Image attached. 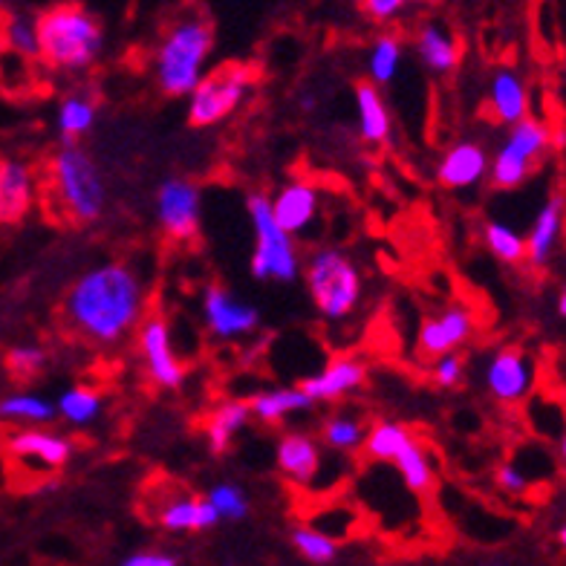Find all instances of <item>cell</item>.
Masks as SVG:
<instances>
[{
	"instance_id": "cell-47",
	"label": "cell",
	"mask_w": 566,
	"mask_h": 566,
	"mask_svg": "<svg viewBox=\"0 0 566 566\" xmlns=\"http://www.w3.org/2000/svg\"><path fill=\"white\" fill-rule=\"evenodd\" d=\"M564 84H566V64H564Z\"/></svg>"
},
{
	"instance_id": "cell-23",
	"label": "cell",
	"mask_w": 566,
	"mask_h": 566,
	"mask_svg": "<svg viewBox=\"0 0 566 566\" xmlns=\"http://www.w3.org/2000/svg\"><path fill=\"white\" fill-rule=\"evenodd\" d=\"M417 55L431 73H454L460 64V44L446 23L424 21L417 32Z\"/></svg>"
},
{
	"instance_id": "cell-30",
	"label": "cell",
	"mask_w": 566,
	"mask_h": 566,
	"mask_svg": "<svg viewBox=\"0 0 566 566\" xmlns=\"http://www.w3.org/2000/svg\"><path fill=\"white\" fill-rule=\"evenodd\" d=\"M0 44L23 61H38L35 15L23 9H9L0 15Z\"/></svg>"
},
{
	"instance_id": "cell-32",
	"label": "cell",
	"mask_w": 566,
	"mask_h": 566,
	"mask_svg": "<svg viewBox=\"0 0 566 566\" xmlns=\"http://www.w3.org/2000/svg\"><path fill=\"white\" fill-rule=\"evenodd\" d=\"M402 64V38L396 32H381L376 35L367 55V82L381 87V84L394 82L396 70Z\"/></svg>"
},
{
	"instance_id": "cell-24",
	"label": "cell",
	"mask_w": 566,
	"mask_h": 566,
	"mask_svg": "<svg viewBox=\"0 0 566 566\" xmlns=\"http://www.w3.org/2000/svg\"><path fill=\"white\" fill-rule=\"evenodd\" d=\"M98 102L87 90H73L61 98L59 113H55V127H59L61 145H82L84 136L96 125Z\"/></svg>"
},
{
	"instance_id": "cell-16",
	"label": "cell",
	"mask_w": 566,
	"mask_h": 566,
	"mask_svg": "<svg viewBox=\"0 0 566 566\" xmlns=\"http://www.w3.org/2000/svg\"><path fill=\"white\" fill-rule=\"evenodd\" d=\"M367 379V367L361 358L356 356H336L329 358L327 365L321 367L318 373L306 376L301 381V390H304L313 402H338L344 396L356 394Z\"/></svg>"
},
{
	"instance_id": "cell-17",
	"label": "cell",
	"mask_w": 566,
	"mask_h": 566,
	"mask_svg": "<svg viewBox=\"0 0 566 566\" xmlns=\"http://www.w3.org/2000/svg\"><path fill=\"white\" fill-rule=\"evenodd\" d=\"M154 521L163 526L165 532L182 535V532H209L214 530L220 521V514L214 512L206 494H188L177 492L171 497H163L154 509Z\"/></svg>"
},
{
	"instance_id": "cell-38",
	"label": "cell",
	"mask_w": 566,
	"mask_h": 566,
	"mask_svg": "<svg viewBox=\"0 0 566 566\" xmlns=\"http://www.w3.org/2000/svg\"><path fill=\"white\" fill-rule=\"evenodd\" d=\"M206 500H209L211 506H214V512L220 514V521L238 523L249 514V497L238 483L211 485L209 492H206Z\"/></svg>"
},
{
	"instance_id": "cell-44",
	"label": "cell",
	"mask_w": 566,
	"mask_h": 566,
	"mask_svg": "<svg viewBox=\"0 0 566 566\" xmlns=\"http://www.w3.org/2000/svg\"><path fill=\"white\" fill-rule=\"evenodd\" d=\"M558 313L564 315V318H566V286H564V290H560V298H558Z\"/></svg>"
},
{
	"instance_id": "cell-10",
	"label": "cell",
	"mask_w": 566,
	"mask_h": 566,
	"mask_svg": "<svg viewBox=\"0 0 566 566\" xmlns=\"http://www.w3.org/2000/svg\"><path fill=\"white\" fill-rule=\"evenodd\" d=\"M136 344H139L142 361L148 367V376L154 385L165 390H177L186 385L188 367L174 350L171 324L163 313H150L142 318L139 329H136Z\"/></svg>"
},
{
	"instance_id": "cell-7",
	"label": "cell",
	"mask_w": 566,
	"mask_h": 566,
	"mask_svg": "<svg viewBox=\"0 0 566 566\" xmlns=\"http://www.w3.org/2000/svg\"><path fill=\"white\" fill-rule=\"evenodd\" d=\"M254 70L247 64H220L202 75L188 102V125L195 130H206L226 122L238 111L254 87Z\"/></svg>"
},
{
	"instance_id": "cell-33",
	"label": "cell",
	"mask_w": 566,
	"mask_h": 566,
	"mask_svg": "<svg viewBox=\"0 0 566 566\" xmlns=\"http://www.w3.org/2000/svg\"><path fill=\"white\" fill-rule=\"evenodd\" d=\"M55 413L70 424H87L102 413V394L87 385H73L55 399Z\"/></svg>"
},
{
	"instance_id": "cell-12",
	"label": "cell",
	"mask_w": 566,
	"mask_h": 566,
	"mask_svg": "<svg viewBox=\"0 0 566 566\" xmlns=\"http://www.w3.org/2000/svg\"><path fill=\"white\" fill-rule=\"evenodd\" d=\"M474 336V315L469 306H446L440 315H431L419 324L417 333V356L424 361L457 353L462 344Z\"/></svg>"
},
{
	"instance_id": "cell-26",
	"label": "cell",
	"mask_w": 566,
	"mask_h": 566,
	"mask_svg": "<svg viewBox=\"0 0 566 566\" xmlns=\"http://www.w3.org/2000/svg\"><path fill=\"white\" fill-rule=\"evenodd\" d=\"M252 413H249L247 399H226V402L217 405L214 410L206 419V440H209V451L214 457L229 454L231 442L243 428L249 424Z\"/></svg>"
},
{
	"instance_id": "cell-46",
	"label": "cell",
	"mask_w": 566,
	"mask_h": 566,
	"mask_svg": "<svg viewBox=\"0 0 566 566\" xmlns=\"http://www.w3.org/2000/svg\"><path fill=\"white\" fill-rule=\"evenodd\" d=\"M558 541H560V546L566 549V526H560V530H558Z\"/></svg>"
},
{
	"instance_id": "cell-42",
	"label": "cell",
	"mask_w": 566,
	"mask_h": 566,
	"mask_svg": "<svg viewBox=\"0 0 566 566\" xmlns=\"http://www.w3.org/2000/svg\"><path fill=\"white\" fill-rule=\"evenodd\" d=\"M402 9H405L402 0H365V3H361V12L376 23L390 21V18L399 15Z\"/></svg>"
},
{
	"instance_id": "cell-18",
	"label": "cell",
	"mask_w": 566,
	"mask_h": 566,
	"mask_svg": "<svg viewBox=\"0 0 566 566\" xmlns=\"http://www.w3.org/2000/svg\"><path fill=\"white\" fill-rule=\"evenodd\" d=\"M272 202V217H275V223L281 226L290 238L306 231L313 226V220L318 217V188L313 182H306V179H292L286 186L277 191L275 197H269Z\"/></svg>"
},
{
	"instance_id": "cell-45",
	"label": "cell",
	"mask_w": 566,
	"mask_h": 566,
	"mask_svg": "<svg viewBox=\"0 0 566 566\" xmlns=\"http://www.w3.org/2000/svg\"><path fill=\"white\" fill-rule=\"evenodd\" d=\"M560 462H564V478H566V433H564V440H560Z\"/></svg>"
},
{
	"instance_id": "cell-13",
	"label": "cell",
	"mask_w": 566,
	"mask_h": 566,
	"mask_svg": "<svg viewBox=\"0 0 566 566\" xmlns=\"http://www.w3.org/2000/svg\"><path fill=\"white\" fill-rule=\"evenodd\" d=\"M485 388L503 405L523 402L535 388V361L521 347H503L485 365Z\"/></svg>"
},
{
	"instance_id": "cell-43",
	"label": "cell",
	"mask_w": 566,
	"mask_h": 566,
	"mask_svg": "<svg viewBox=\"0 0 566 566\" xmlns=\"http://www.w3.org/2000/svg\"><path fill=\"white\" fill-rule=\"evenodd\" d=\"M549 148H555V150H566V127H558V130H552V136H549Z\"/></svg>"
},
{
	"instance_id": "cell-29",
	"label": "cell",
	"mask_w": 566,
	"mask_h": 566,
	"mask_svg": "<svg viewBox=\"0 0 566 566\" xmlns=\"http://www.w3.org/2000/svg\"><path fill=\"white\" fill-rule=\"evenodd\" d=\"M413 440H417V437H413V431H410L408 424L394 422V419H379V422H373L370 428H367L365 446L361 448H365V454L370 457V460L394 462Z\"/></svg>"
},
{
	"instance_id": "cell-35",
	"label": "cell",
	"mask_w": 566,
	"mask_h": 566,
	"mask_svg": "<svg viewBox=\"0 0 566 566\" xmlns=\"http://www.w3.org/2000/svg\"><path fill=\"white\" fill-rule=\"evenodd\" d=\"M394 465H396L399 478H402V483L408 485L410 492H413V494L431 492V485H433L431 457H428V451H424V448L419 446L417 440L410 442L402 454L396 457Z\"/></svg>"
},
{
	"instance_id": "cell-6",
	"label": "cell",
	"mask_w": 566,
	"mask_h": 566,
	"mask_svg": "<svg viewBox=\"0 0 566 566\" xmlns=\"http://www.w3.org/2000/svg\"><path fill=\"white\" fill-rule=\"evenodd\" d=\"M249 220L254 229L252 277L254 281L292 283L301 275V254L295 240L275 223L272 202L266 195H249Z\"/></svg>"
},
{
	"instance_id": "cell-41",
	"label": "cell",
	"mask_w": 566,
	"mask_h": 566,
	"mask_svg": "<svg viewBox=\"0 0 566 566\" xmlns=\"http://www.w3.org/2000/svg\"><path fill=\"white\" fill-rule=\"evenodd\" d=\"M122 566H179V558L171 555V552L142 549L134 552V555H127V558L122 560Z\"/></svg>"
},
{
	"instance_id": "cell-2",
	"label": "cell",
	"mask_w": 566,
	"mask_h": 566,
	"mask_svg": "<svg viewBox=\"0 0 566 566\" xmlns=\"http://www.w3.org/2000/svg\"><path fill=\"white\" fill-rule=\"evenodd\" d=\"M38 61L50 73L82 75L96 67L105 50V30L82 3H55L35 15Z\"/></svg>"
},
{
	"instance_id": "cell-34",
	"label": "cell",
	"mask_w": 566,
	"mask_h": 566,
	"mask_svg": "<svg viewBox=\"0 0 566 566\" xmlns=\"http://www.w3.org/2000/svg\"><path fill=\"white\" fill-rule=\"evenodd\" d=\"M46 367H50V353H46L41 344H15V347H9L7 356H3V370H7L9 379L18 381V385L35 381L38 376H44Z\"/></svg>"
},
{
	"instance_id": "cell-27",
	"label": "cell",
	"mask_w": 566,
	"mask_h": 566,
	"mask_svg": "<svg viewBox=\"0 0 566 566\" xmlns=\"http://www.w3.org/2000/svg\"><path fill=\"white\" fill-rule=\"evenodd\" d=\"M55 417H59L55 402L41 394L12 390V394L0 396V424H15L18 431H23V428H44Z\"/></svg>"
},
{
	"instance_id": "cell-5",
	"label": "cell",
	"mask_w": 566,
	"mask_h": 566,
	"mask_svg": "<svg viewBox=\"0 0 566 566\" xmlns=\"http://www.w3.org/2000/svg\"><path fill=\"white\" fill-rule=\"evenodd\" d=\"M306 290L315 310L327 321H347L361 301V272L347 252L321 247L310 254L304 269Z\"/></svg>"
},
{
	"instance_id": "cell-36",
	"label": "cell",
	"mask_w": 566,
	"mask_h": 566,
	"mask_svg": "<svg viewBox=\"0 0 566 566\" xmlns=\"http://www.w3.org/2000/svg\"><path fill=\"white\" fill-rule=\"evenodd\" d=\"M483 240L489 252L497 261L509 263V266H517V263L526 261V238H523L521 231H514L512 226L500 223V220H489L483 226Z\"/></svg>"
},
{
	"instance_id": "cell-28",
	"label": "cell",
	"mask_w": 566,
	"mask_h": 566,
	"mask_svg": "<svg viewBox=\"0 0 566 566\" xmlns=\"http://www.w3.org/2000/svg\"><path fill=\"white\" fill-rule=\"evenodd\" d=\"M247 402L249 413L254 419H261L263 424H277L286 417H292V413H304V410H310L315 405L301 388L263 390V394H254Z\"/></svg>"
},
{
	"instance_id": "cell-14",
	"label": "cell",
	"mask_w": 566,
	"mask_h": 566,
	"mask_svg": "<svg viewBox=\"0 0 566 566\" xmlns=\"http://www.w3.org/2000/svg\"><path fill=\"white\" fill-rule=\"evenodd\" d=\"M38 200V179L30 163L0 157V226H21Z\"/></svg>"
},
{
	"instance_id": "cell-20",
	"label": "cell",
	"mask_w": 566,
	"mask_h": 566,
	"mask_svg": "<svg viewBox=\"0 0 566 566\" xmlns=\"http://www.w3.org/2000/svg\"><path fill=\"white\" fill-rule=\"evenodd\" d=\"M277 471L295 485H310L321 471V446L304 431L283 433L275 448Z\"/></svg>"
},
{
	"instance_id": "cell-22",
	"label": "cell",
	"mask_w": 566,
	"mask_h": 566,
	"mask_svg": "<svg viewBox=\"0 0 566 566\" xmlns=\"http://www.w3.org/2000/svg\"><path fill=\"white\" fill-rule=\"evenodd\" d=\"M566 220V200L560 195H552L549 200L541 206L535 223H532L530 234H526V261L532 266H546L549 258L558 249L560 231H564Z\"/></svg>"
},
{
	"instance_id": "cell-9",
	"label": "cell",
	"mask_w": 566,
	"mask_h": 566,
	"mask_svg": "<svg viewBox=\"0 0 566 566\" xmlns=\"http://www.w3.org/2000/svg\"><path fill=\"white\" fill-rule=\"evenodd\" d=\"M157 223L174 243H191L200 234L202 197L200 188L186 177H168L157 188Z\"/></svg>"
},
{
	"instance_id": "cell-25",
	"label": "cell",
	"mask_w": 566,
	"mask_h": 566,
	"mask_svg": "<svg viewBox=\"0 0 566 566\" xmlns=\"http://www.w3.org/2000/svg\"><path fill=\"white\" fill-rule=\"evenodd\" d=\"M353 93H356L358 107V136H361L367 145H381V142H388L394 119H390L388 102L381 96V90L370 82H358L356 87H353Z\"/></svg>"
},
{
	"instance_id": "cell-21",
	"label": "cell",
	"mask_w": 566,
	"mask_h": 566,
	"mask_svg": "<svg viewBox=\"0 0 566 566\" xmlns=\"http://www.w3.org/2000/svg\"><path fill=\"white\" fill-rule=\"evenodd\" d=\"M489 107H492V116L500 125L514 127L517 122L530 119V90H526L517 70H494L492 84H489Z\"/></svg>"
},
{
	"instance_id": "cell-3",
	"label": "cell",
	"mask_w": 566,
	"mask_h": 566,
	"mask_svg": "<svg viewBox=\"0 0 566 566\" xmlns=\"http://www.w3.org/2000/svg\"><path fill=\"white\" fill-rule=\"evenodd\" d=\"M46 200L70 226H93L105 217L107 182L84 145H59L46 159Z\"/></svg>"
},
{
	"instance_id": "cell-1",
	"label": "cell",
	"mask_w": 566,
	"mask_h": 566,
	"mask_svg": "<svg viewBox=\"0 0 566 566\" xmlns=\"http://www.w3.org/2000/svg\"><path fill=\"white\" fill-rule=\"evenodd\" d=\"M145 281L136 266L107 261L75 277L64 295V321L73 336L96 347H116L145 318Z\"/></svg>"
},
{
	"instance_id": "cell-37",
	"label": "cell",
	"mask_w": 566,
	"mask_h": 566,
	"mask_svg": "<svg viewBox=\"0 0 566 566\" xmlns=\"http://www.w3.org/2000/svg\"><path fill=\"white\" fill-rule=\"evenodd\" d=\"M290 541L301 558H306L310 564H329L338 555L336 537H329L327 532L315 530V526H295L290 532Z\"/></svg>"
},
{
	"instance_id": "cell-15",
	"label": "cell",
	"mask_w": 566,
	"mask_h": 566,
	"mask_svg": "<svg viewBox=\"0 0 566 566\" xmlns=\"http://www.w3.org/2000/svg\"><path fill=\"white\" fill-rule=\"evenodd\" d=\"M75 446L64 433L46 431V428H23L7 437V454L21 460L23 465H38L46 471H61L73 457Z\"/></svg>"
},
{
	"instance_id": "cell-39",
	"label": "cell",
	"mask_w": 566,
	"mask_h": 566,
	"mask_svg": "<svg viewBox=\"0 0 566 566\" xmlns=\"http://www.w3.org/2000/svg\"><path fill=\"white\" fill-rule=\"evenodd\" d=\"M465 376V358L460 353H448V356L437 358L433 361V370H431V379L437 388H457Z\"/></svg>"
},
{
	"instance_id": "cell-31",
	"label": "cell",
	"mask_w": 566,
	"mask_h": 566,
	"mask_svg": "<svg viewBox=\"0 0 566 566\" xmlns=\"http://www.w3.org/2000/svg\"><path fill=\"white\" fill-rule=\"evenodd\" d=\"M367 424L356 413H336L321 424V442L336 454H356L365 446Z\"/></svg>"
},
{
	"instance_id": "cell-19",
	"label": "cell",
	"mask_w": 566,
	"mask_h": 566,
	"mask_svg": "<svg viewBox=\"0 0 566 566\" xmlns=\"http://www.w3.org/2000/svg\"><path fill=\"white\" fill-rule=\"evenodd\" d=\"M485 177H489V154L474 139L454 142L437 165V179L451 191L474 188Z\"/></svg>"
},
{
	"instance_id": "cell-4",
	"label": "cell",
	"mask_w": 566,
	"mask_h": 566,
	"mask_svg": "<svg viewBox=\"0 0 566 566\" xmlns=\"http://www.w3.org/2000/svg\"><path fill=\"white\" fill-rule=\"evenodd\" d=\"M214 50V27L200 12H188L163 32L154 50V82L168 98H182L195 93L202 75L209 73V59Z\"/></svg>"
},
{
	"instance_id": "cell-40",
	"label": "cell",
	"mask_w": 566,
	"mask_h": 566,
	"mask_svg": "<svg viewBox=\"0 0 566 566\" xmlns=\"http://www.w3.org/2000/svg\"><path fill=\"white\" fill-rule=\"evenodd\" d=\"M497 485L509 494H523L530 489V478H526L514 462H506V465H500L497 469Z\"/></svg>"
},
{
	"instance_id": "cell-11",
	"label": "cell",
	"mask_w": 566,
	"mask_h": 566,
	"mask_svg": "<svg viewBox=\"0 0 566 566\" xmlns=\"http://www.w3.org/2000/svg\"><path fill=\"white\" fill-rule=\"evenodd\" d=\"M202 324L220 342H238L261 327V313L258 306L231 295L223 283H211L202 292Z\"/></svg>"
},
{
	"instance_id": "cell-8",
	"label": "cell",
	"mask_w": 566,
	"mask_h": 566,
	"mask_svg": "<svg viewBox=\"0 0 566 566\" xmlns=\"http://www.w3.org/2000/svg\"><path fill=\"white\" fill-rule=\"evenodd\" d=\"M549 136L552 127L544 119H535V116L509 127V136L503 139L492 163H489L492 186L500 188V191L521 188L535 171L537 159L549 150Z\"/></svg>"
}]
</instances>
